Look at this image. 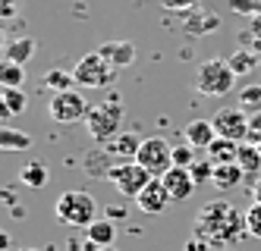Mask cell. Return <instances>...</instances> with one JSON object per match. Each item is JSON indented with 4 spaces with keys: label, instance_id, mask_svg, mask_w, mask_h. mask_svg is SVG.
Masks as SVG:
<instances>
[{
    "label": "cell",
    "instance_id": "obj_18",
    "mask_svg": "<svg viewBox=\"0 0 261 251\" xmlns=\"http://www.w3.org/2000/svg\"><path fill=\"white\" fill-rule=\"evenodd\" d=\"M85 236H88V242L95 245V248H107V245H114L117 226H114V220H95L85 229Z\"/></svg>",
    "mask_w": 261,
    "mask_h": 251
},
{
    "label": "cell",
    "instance_id": "obj_24",
    "mask_svg": "<svg viewBox=\"0 0 261 251\" xmlns=\"http://www.w3.org/2000/svg\"><path fill=\"white\" fill-rule=\"evenodd\" d=\"M22 82H25V66L4 60V66H0V85L4 88H19Z\"/></svg>",
    "mask_w": 261,
    "mask_h": 251
},
{
    "label": "cell",
    "instance_id": "obj_36",
    "mask_svg": "<svg viewBox=\"0 0 261 251\" xmlns=\"http://www.w3.org/2000/svg\"><path fill=\"white\" fill-rule=\"evenodd\" d=\"M98 251H114V245H107V248H98Z\"/></svg>",
    "mask_w": 261,
    "mask_h": 251
},
{
    "label": "cell",
    "instance_id": "obj_19",
    "mask_svg": "<svg viewBox=\"0 0 261 251\" xmlns=\"http://www.w3.org/2000/svg\"><path fill=\"white\" fill-rule=\"evenodd\" d=\"M47 166L41 163V160H29L22 170H19V182L25 185V188H44V182H47Z\"/></svg>",
    "mask_w": 261,
    "mask_h": 251
},
{
    "label": "cell",
    "instance_id": "obj_16",
    "mask_svg": "<svg viewBox=\"0 0 261 251\" xmlns=\"http://www.w3.org/2000/svg\"><path fill=\"white\" fill-rule=\"evenodd\" d=\"M204 154H208V160H211L214 166H220V163H236V157H239V142L214 138V145L204 151Z\"/></svg>",
    "mask_w": 261,
    "mask_h": 251
},
{
    "label": "cell",
    "instance_id": "obj_12",
    "mask_svg": "<svg viewBox=\"0 0 261 251\" xmlns=\"http://www.w3.org/2000/svg\"><path fill=\"white\" fill-rule=\"evenodd\" d=\"M182 29H186V35H195V38L198 35H211V32L220 29V16L204 10V7H195V10H189L182 16Z\"/></svg>",
    "mask_w": 261,
    "mask_h": 251
},
{
    "label": "cell",
    "instance_id": "obj_26",
    "mask_svg": "<svg viewBox=\"0 0 261 251\" xmlns=\"http://www.w3.org/2000/svg\"><path fill=\"white\" fill-rule=\"evenodd\" d=\"M47 88H54V94L57 91H72V85H76V79H72V72H63V69H50L44 75Z\"/></svg>",
    "mask_w": 261,
    "mask_h": 251
},
{
    "label": "cell",
    "instance_id": "obj_28",
    "mask_svg": "<svg viewBox=\"0 0 261 251\" xmlns=\"http://www.w3.org/2000/svg\"><path fill=\"white\" fill-rule=\"evenodd\" d=\"M189 173H192V179H195V185H201V182H211V176H214V163L204 157V160H195L192 166H189Z\"/></svg>",
    "mask_w": 261,
    "mask_h": 251
},
{
    "label": "cell",
    "instance_id": "obj_6",
    "mask_svg": "<svg viewBox=\"0 0 261 251\" xmlns=\"http://www.w3.org/2000/svg\"><path fill=\"white\" fill-rule=\"evenodd\" d=\"M72 79H76V85H82V88H104V85H110L117 79V69H110L104 63V57L98 50H91L72 66Z\"/></svg>",
    "mask_w": 261,
    "mask_h": 251
},
{
    "label": "cell",
    "instance_id": "obj_17",
    "mask_svg": "<svg viewBox=\"0 0 261 251\" xmlns=\"http://www.w3.org/2000/svg\"><path fill=\"white\" fill-rule=\"evenodd\" d=\"M4 57L10 63H29L32 57H35V38H13V41H7V50H4Z\"/></svg>",
    "mask_w": 261,
    "mask_h": 251
},
{
    "label": "cell",
    "instance_id": "obj_23",
    "mask_svg": "<svg viewBox=\"0 0 261 251\" xmlns=\"http://www.w3.org/2000/svg\"><path fill=\"white\" fill-rule=\"evenodd\" d=\"M0 148H4V151H29L32 138L25 132H16L13 126H4V129H0Z\"/></svg>",
    "mask_w": 261,
    "mask_h": 251
},
{
    "label": "cell",
    "instance_id": "obj_27",
    "mask_svg": "<svg viewBox=\"0 0 261 251\" xmlns=\"http://www.w3.org/2000/svg\"><path fill=\"white\" fill-rule=\"evenodd\" d=\"M246 233L252 239H261V201H252L246 210Z\"/></svg>",
    "mask_w": 261,
    "mask_h": 251
},
{
    "label": "cell",
    "instance_id": "obj_5",
    "mask_svg": "<svg viewBox=\"0 0 261 251\" xmlns=\"http://www.w3.org/2000/svg\"><path fill=\"white\" fill-rule=\"evenodd\" d=\"M107 179L114 182V188L120 191L123 198H133V201H136L142 191H145V185L151 182L154 176H151V173H148L145 166H139L136 160H129V163L123 160V163H117V166H110V170H107Z\"/></svg>",
    "mask_w": 261,
    "mask_h": 251
},
{
    "label": "cell",
    "instance_id": "obj_30",
    "mask_svg": "<svg viewBox=\"0 0 261 251\" xmlns=\"http://www.w3.org/2000/svg\"><path fill=\"white\" fill-rule=\"evenodd\" d=\"M227 7L239 16H258L261 13V0H227Z\"/></svg>",
    "mask_w": 261,
    "mask_h": 251
},
{
    "label": "cell",
    "instance_id": "obj_11",
    "mask_svg": "<svg viewBox=\"0 0 261 251\" xmlns=\"http://www.w3.org/2000/svg\"><path fill=\"white\" fill-rule=\"evenodd\" d=\"M170 201H173V198H170V191H167V185H164L161 179H151V182L145 185V191L136 198L139 210H142V214H151V217H154V214H164Z\"/></svg>",
    "mask_w": 261,
    "mask_h": 251
},
{
    "label": "cell",
    "instance_id": "obj_3",
    "mask_svg": "<svg viewBox=\"0 0 261 251\" xmlns=\"http://www.w3.org/2000/svg\"><path fill=\"white\" fill-rule=\"evenodd\" d=\"M123 104L117 98H110L98 107H88V117H85V126H88V135L101 145H110L120 135V126H123Z\"/></svg>",
    "mask_w": 261,
    "mask_h": 251
},
{
    "label": "cell",
    "instance_id": "obj_8",
    "mask_svg": "<svg viewBox=\"0 0 261 251\" xmlns=\"http://www.w3.org/2000/svg\"><path fill=\"white\" fill-rule=\"evenodd\" d=\"M47 117L54 123H60V126H69V123L88 117V104H85V98L76 88H72V91H57L47 101Z\"/></svg>",
    "mask_w": 261,
    "mask_h": 251
},
{
    "label": "cell",
    "instance_id": "obj_15",
    "mask_svg": "<svg viewBox=\"0 0 261 251\" xmlns=\"http://www.w3.org/2000/svg\"><path fill=\"white\" fill-rule=\"evenodd\" d=\"M242 176H246V173H242L239 163H220V166H214L211 185H214L217 191H233V188H239Z\"/></svg>",
    "mask_w": 261,
    "mask_h": 251
},
{
    "label": "cell",
    "instance_id": "obj_38",
    "mask_svg": "<svg viewBox=\"0 0 261 251\" xmlns=\"http://www.w3.org/2000/svg\"><path fill=\"white\" fill-rule=\"evenodd\" d=\"M258 66H261V50H258Z\"/></svg>",
    "mask_w": 261,
    "mask_h": 251
},
{
    "label": "cell",
    "instance_id": "obj_35",
    "mask_svg": "<svg viewBox=\"0 0 261 251\" xmlns=\"http://www.w3.org/2000/svg\"><path fill=\"white\" fill-rule=\"evenodd\" d=\"M252 198H255V201H261V176H255V179H252Z\"/></svg>",
    "mask_w": 261,
    "mask_h": 251
},
{
    "label": "cell",
    "instance_id": "obj_4",
    "mask_svg": "<svg viewBox=\"0 0 261 251\" xmlns=\"http://www.w3.org/2000/svg\"><path fill=\"white\" fill-rule=\"evenodd\" d=\"M236 85V72L230 69L227 60H204L195 69V91H201L204 98H223Z\"/></svg>",
    "mask_w": 261,
    "mask_h": 251
},
{
    "label": "cell",
    "instance_id": "obj_22",
    "mask_svg": "<svg viewBox=\"0 0 261 251\" xmlns=\"http://www.w3.org/2000/svg\"><path fill=\"white\" fill-rule=\"evenodd\" d=\"M139 145H142L139 135H117V138L107 145V154H117V157H133L136 160Z\"/></svg>",
    "mask_w": 261,
    "mask_h": 251
},
{
    "label": "cell",
    "instance_id": "obj_20",
    "mask_svg": "<svg viewBox=\"0 0 261 251\" xmlns=\"http://www.w3.org/2000/svg\"><path fill=\"white\" fill-rule=\"evenodd\" d=\"M227 63L236 75H249L255 66H258V53H252L249 47H236L230 57H227Z\"/></svg>",
    "mask_w": 261,
    "mask_h": 251
},
{
    "label": "cell",
    "instance_id": "obj_34",
    "mask_svg": "<svg viewBox=\"0 0 261 251\" xmlns=\"http://www.w3.org/2000/svg\"><path fill=\"white\" fill-rule=\"evenodd\" d=\"M211 245L208 242H204V239H198V236H192L189 242H186V251H208Z\"/></svg>",
    "mask_w": 261,
    "mask_h": 251
},
{
    "label": "cell",
    "instance_id": "obj_1",
    "mask_svg": "<svg viewBox=\"0 0 261 251\" xmlns=\"http://www.w3.org/2000/svg\"><path fill=\"white\" fill-rule=\"evenodd\" d=\"M195 236L208 245H236L246 233V210L230 201H208L195 214Z\"/></svg>",
    "mask_w": 261,
    "mask_h": 251
},
{
    "label": "cell",
    "instance_id": "obj_32",
    "mask_svg": "<svg viewBox=\"0 0 261 251\" xmlns=\"http://www.w3.org/2000/svg\"><path fill=\"white\" fill-rule=\"evenodd\" d=\"M246 142H249V145H255V148L261 151V110L249 117V138H246Z\"/></svg>",
    "mask_w": 261,
    "mask_h": 251
},
{
    "label": "cell",
    "instance_id": "obj_13",
    "mask_svg": "<svg viewBox=\"0 0 261 251\" xmlns=\"http://www.w3.org/2000/svg\"><path fill=\"white\" fill-rule=\"evenodd\" d=\"M98 53L104 57V63L110 69H126L129 63L136 60V44L133 41H104L98 47Z\"/></svg>",
    "mask_w": 261,
    "mask_h": 251
},
{
    "label": "cell",
    "instance_id": "obj_9",
    "mask_svg": "<svg viewBox=\"0 0 261 251\" xmlns=\"http://www.w3.org/2000/svg\"><path fill=\"white\" fill-rule=\"evenodd\" d=\"M214 129H217V138H230V142H246L249 138V117L242 107H220L214 117H211Z\"/></svg>",
    "mask_w": 261,
    "mask_h": 251
},
{
    "label": "cell",
    "instance_id": "obj_31",
    "mask_svg": "<svg viewBox=\"0 0 261 251\" xmlns=\"http://www.w3.org/2000/svg\"><path fill=\"white\" fill-rule=\"evenodd\" d=\"M239 107L249 110V107H261V85H249L239 91Z\"/></svg>",
    "mask_w": 261,
    "mask_h": 251
},
{
    "label": "cell",
    "instance_id": "obj_37",
    "mask_svg": "<svg viewBox=\"0 0 261 251\" xmlns=\"http://www.w3.org/2000/svg\"><path fill=\"white\" fill-rule=\"evenodd\" d=\"M19 251H41V248H19Z\"/></svg>",
    "mask_w": 261,
    "mask_h": 251
},
{
    "label": "cell",
    "instance_id": "obj_21",
    "mask_svg": "<svg viewBox=\"0 0 261 251\" xmlns=\"http://www.w3.org/2000/svg\"><path fill=\"white\" fill-rule=\"evenodd\" d=\"M236 163L242 166V173H246V176H258V170H261V151H258L255 145H249V142H242V145H239Z\"/></svg>",
    "mask_w": 261,
    "mask_h": 251
},
{
    "label": "cell",
    "instance_id": "obj_29",
    "mask_svg": "<svg viewBox=\"0 0 261 251\" xmlns=\"http://www.w3.org/2000/svg\"><path fill=\"white\" fill-rule=\"evenodd\" d=\"M192 163H195V148L192 145H173V166L189 170Z\"/></svg>",
    "mask_w": 261,
    "mask_h": 251
},
{
    "label": "cell",
    "instance_id": "obj_33",
    "mask_svg": "<svg viewBox=\"0 0 261 251\" xmlns=\"http://www.w3.org/2000/svg\"><path fill=\"white\" fill-rule=\"evenodd\" d=\"M164 10H176V13H189L198 7V0H161Z\"/></svg>",
    "mask_w": 261,
    "mask_h": 251
},
{
    "label": "cell",
    "instance_id": "obj_10",
    "mask_svg": "<svg viewBox=\"0 0 261 251\" xmlns=\"http://www.w3.org/2000/svg\"><path fill=\"white\" fill-rule=\"evenodd\" d=\"M161 182L167 185V191H170V198L179 204V201H189L192 198V191H195V179H192V173L186 170V166H170L161 176Z\"/></svg>",
    "mask_w": 261,
    "mask_h": 251
},
{
    "label": "cell",
    "instance_id": "obj_14",
    "mask_svg": "<svg viewBox=\"0 0 261 251\" xmlns=\"http://www.w3.org/2000/svg\"><path fill=\"white\" fill-rule=\"evenodd\" d=\"M182 135H186V145H192L195 151H208L217 138V129H214L211 120H192L182 129Z\"/></svg>",
    "mask_w": 261,
    "mask_h": 251
},
{
    "label": "cell",
    "instance_id": "obj_7",
    "mask_svg": "<svg viewBox=\"0 0 261 251\" xmlns=\"http://www.w3.org/2000/svg\"><path fill=\"white\" fill-rule=\"evenodd\" d=\"M136 163L145 166L154 179H161L164 173L173 166V145H167L164 138H142L139 154H136Z\"/></svg>",
    "mask_w": 261,
    "mask_h": 251
},
{
    "label": "cell",
    "instance_id": "obj_2",
    "mask_svg": "<svg viewBox=\"0 0 261 251\" xmlns=\"http://www.w3.org/2000/svg\"><path fill=\"white\" fill-rule=\"evenodd\" d=\"M54 214H57V220L66 223V226H82V229H88L91 223L98 220V201L91 198L88 191L69 188V191H63V195L57 198Z\"/></svg>",
    "mask_w": 261,
    "mask_h": 251
},
{
    "label": "cell",
    "instance_id": "obj_25",
    "mask_svg": "<svg viewBox=\"0 0 261 251\" xmlns=\"http://www.w3.org/2000/svg\"><path fill=\"white\" fill-rule=\"evenodd\" d=\"M0 101H4V107L13 113V117L29 110V101H25V91L22 88H4V91H0Z\"/></svg>",
    "mask_w": 261,
    "mask_h": 251
}]
</instances>
